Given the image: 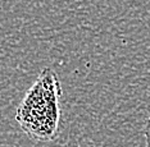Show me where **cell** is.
<instances>
[{"mask_svg":"<svg viewBox=\"0 0 150 147\" xmlns=\"http://www.w3.org/2000/svg\"><path fill=\"white\" fill-rule=\"evenodd\" d=\"M60 95L62 86L57 73L50 68H44L16 113L17 123L28 137L40 141H52L57 137Z\"/></svg>","mask_w":150,"mask_h":147,"instance_id":"obj_1","label":"cell"},{"mask_svg":"<svg viewBox=\"0 0 150 147\" xmlns=\"http://www.w3.org/2000/svg\"><path fill=\"white\" fill-rule=\"evenodd\" d=\"M145 142H146V147H150V114H149V118L146 120V124H145Z\"/></svg>","mask_w":150,"mask_h":147,"instance_id":"obj_2","label":"cell"}]
</instances>
